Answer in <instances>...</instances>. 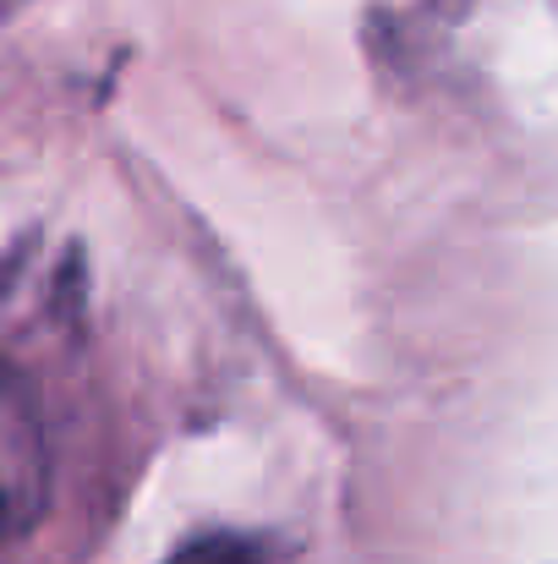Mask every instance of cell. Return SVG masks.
<instances>
[{
    "instance_id": "6da1fadb",
    "label": "cell",
    "mask_w": 558,
    "mask_h": 564,
    "mask_svg": "<svg viewBox=\"0 0 558 564\" xmlns=\"http://www.w3.org/2000/svg\"><path fill=\"white\" fill-rule=\"evenodd\" d=\"M44 482V438L28 394L0 368V538L33 510Z\"/></svg>"
},
{
    "instance_id": "7a4b0ae2",
    "label": "cell",
    "mask_w": 558,
    "mask_h": 564,
    "mask_svg": "<svg viewBox=\"0 0 558 564\" xmlns=\"http://www.w3.org/2000/svg\"><path fill=\"white\" fill-rule=\"evenodd\" d=\"M171 564H258V543L247 538H230V532H214V538H197L186 543Z\"/></svg>"
}]
</instances>
